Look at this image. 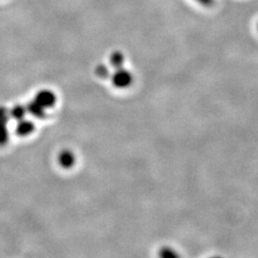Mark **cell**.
<instances>
[{
  "label": "cell",
  "mask_w": 258,
  "mask_h": 258,
  "mask_svg": "<svg viewBox=\"0 0 258 258\" xmlns=\"http://www.w3.org/2000/svg\"><path fill=\"white\" fill-rule=\"evenodd\" d=\"M196 1L205 7H211L214 3V0H196Z\"/></svg>",
  "instance_id": "11"
},
{
  "label": "cell",
  "mask_w": 258,
  "mask_h": 258,
  "mask_svg": "<svg viewBox=\"0 0 258 258\" xmlns=\"http://www.w3.org/2000/svg\"><path fill=\"white\" fill-rule=\"evenodd\" d=\"M26 109H27V113H30L32 116L36 118H43L45 116V108H43L35 100L28 103Z\"/></svg>",
  "instance_id": "6"
},
{
  "label": "cell",
  "mask_w": 258,
  "mask_h": 258,
  "mask_svg": "<svg viewBox=\"0 0 258 258\" xmlns=\"http://www.w3.org/2000/svg\"><path fill=\"white\" fill-rule=\"evenodd\" d=\"M34 130H35V125L31 120L22 119V120H19V123L16 128V132L20 137H26L28 135H30Z\"/></svg>",
  "instance_id": "4"
},
{
  "label": "cell",
  "mask_w": 258,
  "mask_h": 258,
  "mask_svg": "<svg viewBox=\"0 0 258 258\" xmlns=\"http://www.w3.org/2000/svg\"><path fill=\"white\" fill-rule=\"evenodd\" d=\"M75 161L76 158L74 153L71 152L70 150H63L58 155V163L63 168H71L74 166Z\"/></svg>",
  "instance_id": "5"
},
{
  "label": "cell",
  "mask_w": 258,
  "mask_h": 258,
  "mask_svg": "<svg viewBox=\"0 0 258 258\" xmlns=\"http://www.w3.org/2000/svg\"><path fill=\"white\" fill-rule=\"evenodd\" d=\"M133 77L128 70L122 67L118 68L112 76V83L118 88H126L132 83Z\"/></svg>",
  "instance_id": "1"
},
{
  "label": "cell",
  "mask_w": 258,
  "mask_h": 258,
  "mask_svg": "<svg viewBox=\"0 0 258 258\" xmlns=\"http://www.w3.org/2000/svg\"><path fill=\"white\" fill-rule=\"evenodd\" d=\"M159 256L163 258L179 257V254L170 247H163L159 251Z\"/></svg>",
  "instance_id": "9"
},
{
  "label": "cell",
  "mask_w": 258,
  "mask_h": 258,
  "mask_svg": "<svg viewBox=\"0 0 258 258\" xmlns=\"http://www.w3.org/2000/svg\"><path fill=\"white\" fill-rule=\"evenodd\" d=\"M9 117V111L7 110V108L0 106V147L5 146L9 140V132L7 126Z\"/></svg>",
  "instance_id": "2"
},
{
  "label": "cell",
  "mask_w": 258,
  "mask_h": 258,
  "mask_svg": "<svg viewBox=\"0 0 258 258\" xmlns=\"http://www.w3.org/2000/svg\"><path fill=\"white\" fill-rule=\"evenodd\" d=\"M35 101L39 103L43 108H50L55 105V94L49 90H41L37 93L35 98Z\"/></svg>",
  "instance_id": "3"
},
{
  "label": "cell",
  "mask_w": 258,
  "mask_h": 258,
  "mask_svg": "<svg viewBox=\"0 0 258 258\" xmlns=\"http://www.w3.org/2000/svg\"><path fill=\"white\" fill-rule=\"evenodd\" d=\"M123 62H124V56H123V55H122L120 52L116 51V52H114V53L110 55V64L112 65L114 68L118 69V68L122 67Z\"/></svg>",
  "instance_id": "8"
},
{
  "label": "cell",
  "mask_w": 258,
  "mask_h": 258,
  "mask_svg": "<svg viewBox=\"0 0 258 258\" xmlns=\"http://www.w3.org/2000/svg\"><path fill=\"white\" fill-rule=\"evenodd\" d=\"M95 72H96V74H97L99 78H102V79H106L109 76V69H108V67L103 64L98 65L96 67V71Z\"/></svg>",
  "instance_id": "10"
},
{
  "label": "cell",
  "mask_w": 258,
  "mask_h": 258,
  "mask_svg": "<svg viewBox=\"0 0 258 258\" xmlns=\"http://www.w3.org/2000/svg\"><path fill=\"white\" fill-rule=\"evenodd\" d=\"M27 113V109L25 106L18 104L16 106H14L11 111H9L10 117H12L15 120H20L24 119L25 115Z\"/></svg>",
  "instance_id": "7"
}]
</instances>
